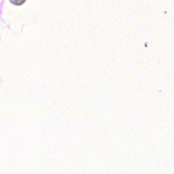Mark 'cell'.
<instances>
[{
  "mask_svg": "<svg viewBox=\"0 0 174 174\" xmlns=\"http://www.w3.org/2000/svg\"><path fill=\"white\" fill-rule=\"evenodd\" d=\"M10 1L15 5H21L25 2L26 0H10Z\"/></svg>",
  "mask_w": 174,
  "mask_h": 174,
  "instance_id": "cell-1",
  "label": "cell"
}]
</instances>
